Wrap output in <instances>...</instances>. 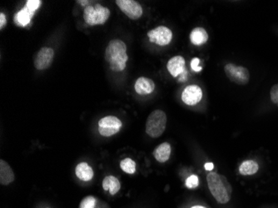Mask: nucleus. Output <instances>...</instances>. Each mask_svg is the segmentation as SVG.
I'll return each mask as SVG.
<instances>
[{
	"label": "nucleus",
	"mask_w": 278,
	"mask_h": 208,
	"mask_svg": "<svg viewBox=\"0 0 278 208\" xmlns=\"http://www.w3.org/2000/svg\"><path fill=\"white\" fill-rule=\"evenodd\" d=\"M105 59L114 72H122L126 68L129 59L127 54V46L120 39H113L109 42L105 51Z\"/></svg>",
	"instance_id": "f257e3e1"
},
{
	"label": "nucleus",
	"mask_w": 278,
	"mask_h": 208,
	"mask_svg": "<svg viewBox=\"0 0 278 208\" xmlns=\"http://www.w3.org/2000/svg\"><path fill=\"white\" fill-rule=\"evenodd\" d=\"M208 188L217 202L224 204L231 200V186L228 179L217 173H210L207 176Z\"/></svg>",
	"instance_id": "f03ea898"
},
{
	"label": "nucleus",
	"mask_w": 278,
	"mask_h": 208,
	"mask_svg": "<svg viewBox=\"0 0 278 208\" xmlns=\"http://www.w3.org/2000/svg\"><path fill=\"white\" fill-rule=\"evenodd\" d=\"M167 125V115L162 110H155L150 113L146 122L147 134L157 138L164 133Z\"/></svg>",
	"instance_id": "7ed1b4c3"
},
{
	"label": "nucleus",
	"mask_w": 278,
	"mask_h": 208,
	"mask_svg": "<svg viewBox=\"0 0 278 208\" xmlns=\"http://www.w3.org/2000/svg\"><path fill=\"white\" fill-rule=\"evenodd\" d=\"M110 16V10L103 7L99 3L93 6L92 4L85 7L83 18L87 24L90 26L102 25L106 23Z\"/></svg>",
	"instance_id": "20e7f679"
},
{
	"label": "nucleus",
	"mask_w": 278,
	"mask_h": 208,
	"mask_svg": "<svg viewBox=\"0 0 278 208\" xmlns=\"http://www.w3.org/2000/svg\"><path fill=\"white\" fill-rule=\"evenodd\" d=\"M226 75L229 80L238 85H246L250 80V74L246 67L228 64L224 67Z\"/></svg>",
	"instance_id": "39448f33"
},
{
	"label": "nucleus",
	"mask_w": 278,
	"mask_h": 208,
	"mask_svg": "<svg viewBox=\"0 0 278 208\" xmlns=\"http://www.w3.org/2000/svg\"><path fill=\"white\" fill-rule=\"evenodd\" d=\"M123 123L118 117L107 116L98 122V132L103 137H111L120 131Z\"/></svg>",
	"instance_id": "423d86ee"
},
{
	"label": "nucleus",
	"mask_w": 278,
	"mask_h": 208,
	"mask_svg": "<svg viewBox=\"0 0 278 208\" xmlns=\"http://www.w3.org/2000/svg\"><path fill=\"white\" fill-rule=\"evenodd\" d=\"M147 37L152 44L159 46H166L172 42L173 32L167 27L159 26L147 32Z\"/></svg>",
	"instance_id": "0eeeda50"
},
{
	"label": "nucleus",
	"mask_w": 278,
	"mask_h": 208,
	"mask_svg": "<svg viewBox=\"0 0 278 208\" xmlns=\"http://www.w3.org/2000/svg\"><path fill=\"white\" fill-rule=\"evenodd\" d=\"M116 3L121 11L132 20L140 18L144 13L140 3L134 0H117Z\"/></svg>",
	"instance_id": "6e6552de"
},
{
	"label": "nucleus",
	"mask_w": 278,
	"mask_h": 208,
	"mask_svg": "<svg viewBox=\"0 0 278 208\" xmlns=\"http://www.w3.org/2000/svg\"><path fill=\"white\" fill-rule=\"evenodd\" d=\"M54 57L53 48L49 47L42 48L38 51L34 59V66L38 70L47 69L51 66Z\"/></svg>",
	"instance_id": "1a4fd4ad"
},
{
	"label": "nucleus",
	"mask_w": 278,
	"mask_h": 208,
	"mask_svg": "<svg viewBox=\"0 0 278 208\" xmlns=\"http://www.w3.org/2000/svg\"><path fill=\"white\" fill-rule=\"evenodd\" d=\"M202 98V91L200 87L196 85L188 86L181 94V100L187 105H196Z\"/></svg>",
	"instance_id": "9d476101"
},
{
	"label": "nucleus",
	"mask_w": 278,
	"mask_h": 208,
	"mask_svg": "<svg viewBox=\"0 0 278 208\" xmlns=\"http://www.w3.org/2000/svg\"><path fill=\"white\" fill-rule=\"evenodd\" d=\"M185 66H186L185 59L181 56L179 55L173 57L167 62V67L170 74L174 78H177L180 76L186 70Z\"/></svg>",
	"instance_id": "9b49d317"
},
{
	"label": "nucleus",
	"mask_w": 278,
	"mask_h": 208,
	"mask_svg": "<svg viewBox=\"0 0 278 208\" xmlns=\"http://www.w3.org/2000/svg\"><path fill=\"white\" fill-rule=\"evenodd\" d=\"M135 91L139 95H147L152 94L155 89V83L152 80L145 77L139 78L134 85Z\"/></svg>",
	"instance_id": "f8f14e48"
},
{
	"label": "nucleus",
	"mask_w": 278,
	"mask_h": 208,
	"mask_svg": "<svg viewBox=\"0 0 278 208\" xmlns=\"http://www.w3.org/2000/svg\"><path fill=\"white\" fill-rule=\"evenodd\" d=\"M15 181V173L6 161H0V183L6 186Z\"/></svg>",
	"instance_id": "ddd939ff"
},
{
	"label": "nucleus",
	"mask_w": 278,
	"mask_h": 208,
	"mask_svg": "<svg viewBox=\"0 0 278 208\" xmlns=\"http://www.w3.org/2000/svg\"><path fill=\"white\" fill-rule=\"evenodd\" d=\"M171 152H172L171 145L167 143H164L156 147V149L153 152V156L158 162L164 163L170 159Z\"/></svg>",
	"instance_id": "4468645a"
},
{
	"label": "nucleus",
	"mask_w": 278,
	"mask_h": 208,
	"mask_svg": "<svg viewBox=\"0 0 278 208\" xmlns=\"http://www.w3.org/2000/svg\"><path fill=\"white\" fill-rule=\"evenodd\" d=\"M75 173L80 180L84 182H88L94 177V171L92 169V167L88 166L87 162L79 163L76 167Z\"/></svg>",
	"instance_id": "2eb2a0df"
},
{
	"label": "nucleus",
	"mask_w": 278,
	"mask_h": 208,
	"mask_svg": "<svg viewBox=\"0 0 278 208\" xmlns=\"http://www.w3.org/2000/svg\"><path fill=\"white\" fill-rule=\"evenodd\" d=\"M190 40L196 46L202 45L208 40V32L203 28H196L191 32Z\"/></svg>",
	"instance_id": "dca6fc26"
},
{
	"label": "nucleus",
	"mask_w": 278,
	"mask_h": 208,
	"mask_svg": "<svg viewBox=\"0 0 278 208\" xmlns=\"http://www.w3.org/2000/svg\"><path fill=\"white\" fill-rule=\"evenodd\" d=\"M103 188L104 191H109L112 196H114L120 190V182L115 176H106L105 178L103 179Z\"/></svg>",
	"instance_id": "f3484780"
},
{
	"label": "nucleus",
	"mask_w": 278,
	"mask_h": 208,
	"mask_svg": "<svg viewBox=\"0 0 278 208\" xmlns=\"http://www.w3.org/2000/svg\"><path fill=\"white\" fill-rule=\"evenodd\" d=\"M33 16V15L29 11L26 7H24L15 15V22L18 26L26 27L30 24Z\"/></svg>",
	"instance_id": "a211bd4d"
},
{
	"label": "nucleus",
	"mask_w": 278,
	"mask_h": 208,
	"mask_svg": "<svg viewBox=\"0 0 278 208\" xmlns=\"http://www.w3.org/2000/svg\"><path fill=\"white\" fill-rule=\"evenodd\" d=\"M259 169L258 162L252 160L243 161L239 167V173L243 176H250L257 173Z\"/></svg>",
	"instance_id": "6ab92c4d"
},
{
	"label": "nucleus",
	"mask_w": 278,
	"mask_h": 208,
	"mask_svg": "<svg viewBox=\"0 0 278 208\" xmlns=\"http://www.w3.org/2000/svg\"><path fill=\"white\" fill-rule=\"evenodd\" d=\"M120 167L124 173L133 174L136 172V162L131 159H123L120 162Z\"/></svg>",
	"instance_id": "aec40b11"
},
{
	"label": "nucleus",
	"mask_w": 278,
	"mask_h": 208,
	"mask_svg": "<svg viewBox=\"0 0 278 208\" xmlns=\"http://www.w3.org/2000/svg\"><path fill=\"white\" fill-rule=\"evenodd\" d=\"M96 204V199L93 196H86L82 200L79 208H94Z\"/></svg>",
	"instance_id": "412c9836"
},
{
	"label": "nucleus",
	"mask_w": 278,
	"mask_h": 208,
	"mask_svg": "<svg viewBox=\"0 0 278 208\" xmlns=\"http://www.w3.org/2000/svg\"><path fill=\"white\" fill-rule=\"evenodd\" d=\"M41 0H28L26 2V8L31 14L34 15L36 10L41 5Z\"/></svg>",
	"instance_id": "4be33fe9"
},
{
	"label": "nucleus",
	"mask_w": 278,
	"mask_h": 208,
	"mask_svg": "<svg viewBox=\"0 0 278 208\" xmlns=\"http://www.w3.org/2000/svg\"><path fill=\"white\" fill-rule=\"evenodd\" d=\"M198 185H199V179L196 175H192L186 180V187L190 189L197 188Z\"/></svg>",
	"instance_id": "5701e85b"
},
{
	"label": "nucleus",
	"mask_w": 278,
	"mask_h": 208,
	"mask_svg": "<svg viewBox=\"0 0 278 208\" xmlns=\"http://www.w3.org/2000/svg\"><path fill=\"white\" fill-rule=\"evenodd\" d=\"M270 95H271V100L272 103L278 107V83L272 86L271 91H270Z\"/></svg>",
	"instance_id": "b1692460"
},
{
	"label": "nucleus",
	"mask_w": 278,
	"mask_h": 208,
	"mask_svg": "<svg viewBox=\"0 0 278 208\" xmlns=\"http://www.w3.org/2000/svg\"><path fill=\"white\" fill-rule=\"evenodd\" d=\"M200 59L198 58H194L192 61H191V67H192V69L196 72V73H198V72H201L202 70V67H200Z\"/></svg>",
	"instance_id": "393cba45"
},
{
	"label": "nucleus",
	"mask_w": 278,
	"mask_h": 208,
	"mask_svg": "<svg viewBox=\"0 0 278 208\" xmlns=\"http://www.w3.org/2000/svg\"><path fill=\"white\" fill-rule=\"evenodd\" d=\"M6 24V16L3 15V13H1V14H0V30H3V27L5 26Z\"/></svg>",
	"instance_id": "a878e982"
},
{
	"label": "nucleus",
	"mask_w": 278,
	"mask_h": 208,
	"mask_svg": "<svg viewBox=\"0 0 278 208\" xmlns=\"http://www.w3.org/2000/svg\"><path fill=\"white\" fill-rule=\"evenodd\" d=\"M188 79V74H187V71L185 70L182 74L180 75V78H179V81H186Z\"/></svg>",
	"instance_id": "bb28decb"
},
{
	"label": "nucleus",
	"mask_w": 278,
	"mask_h": 208,
	"mask_svg": "<svg viewBox=\"0 0 278 208\" xmlns=\"http://www.w3.org/2000/svg\"><path fill=\"white\" fill-rule=\"evenodd\" d=\"M205 169L207 171H212L213 169V164L212 163V162H208V163H206L205 166Z\"/></svg>",
	"instance_id": "cd10ccee"
},
{
	"label": "nucleus",
	"mask_w": 278,
	"mask_h": 208,
	"mask_svg": "<svg viewBox=\"0 0 278 208\" xmlns=\"http://www.w3.org/2000/svg\"><path fill=\"white\" fill-rule=\"evenodd\" d=\"M79 3L81 4V5H91L90 3L88 1H79Z\"/></svg>",
	"instance_id": "c85d7f7f"
},
{
	"label": "nucleus",
	"mask_w": 278,
	"mask_h": 208,
	"mask_svg": "<svg viewBox=\"0 0 278 208\" xmlns=\"http://www.w3.org/2000/svg\"><path fill=\"white\" fill-rule=\"evenodd\" d=\"M206 208L204 207H202V206H195V207H193V208Z\"/></svg>",
	"instance_id": "c756f323"
}]
</instances>
